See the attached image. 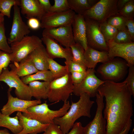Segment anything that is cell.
<instances>
[{
	"label": "cell",
	"instance_id": "cell-5",
	"mask_svg": "<svg viewBox=\"0 0 134 134\" xmlns=\"http://www.w3.org/2000/svg\"><path fill=\"white\" fill-rule=\"evenodd\" d=\"M74 85L70 73L69 72L61 78L55 79L50 82L48 98L51 102H57L67 100L73 93Z\"/></svg>",
	"mask_w": 134,
	"mask_h": 134
},
{
	"label": "cell",
	"instance_id": "cell-43",
	"mask_svg": "<svg viewBox=\"0 0 134 134\" xmlns=\"http://www.w3.org/2000/svg\"><path fill=\"white\" fill-rule=\"evenodd\" d=\"M37 19L32 18L28 19V25L29 28L33 30H36L40 27V22Z\"/></svg>",
	"mask_w": 134,
	"mask_h": 134
},
{
	"label": "cell",
	"instance_id": "cell-41",
	"mask_svg": "<svg viewBox=\"0 0 134 134\" xmlns=\"http://www.w3.org/2000/svg\"><path fill=\"white\" fill-rule=\"evenodd\" d=\"M86 71L73 72L70 73L71 79L73 85L78 84L82 81L85 76Z\"/></svg>",
	"mask_w": 134,
	"mask_h": 134
},
{
	"label": "cell",
	"instance_id": "cell-49",
	"mask_svg": "<svg viewBox=\"0 0 134 134\" xmlns=\"http://www.w3.org/2000/svg\"><path fill=\"white\" fill-rule=\"evenodd\" d=\"M4 16L0 13V26L4 23Z\"/></svg>",
	"mask_w": 134,
	"mask_h": 134
},
{
	"label": "cell",
	"instance_id": "cell-6",
	"mask_svg": "<svg viewBox=\"0 0 134 134\" xmlns=\"http://www.w3.org/2000/svg\"><path fill=\"white\" fill-rule=\"evenodd\" d=\"M117 0H100L83 15L85 18L94 20L100 23L119 14Z\"/></svg>",
	"mask_w": 134,
	"mask_h": 134
},
{
	"label": "cell",
	"instance_id": "cell-11",
	"mask_svg": "<svg viewBox=\"0 0 134 134\" xmlns=\"http://www.w3.org/2000/svg\"><path fill=\"white\" fill-rule=\"evenodd\" d=\"M97 108L93 120L84 127V134H106V120L103 117V97L98 93L96 96Z\"/></svg>",
	"mask_w": 134,
	"mask_h": 134
},
{
	"label": "cell",
	"instance_id": "cell-4",
	"mask_svg": "<svg viewBox=\"0 0 134 134\" xmlns=\"http://www.w3.org/2000/svg\"><path fill=\"white\" fill-rule=\"evenodd\" d=\"M42 42L41 39L37 36L27 35L20 40L11 43V62L12 63H19L42 45Z\"/></svg>",
	"mask_w": 134,
	"mask_h": 134
},
{
	"label": "cell",
	"instance_id": "cell-18",
	"mask_svg": "<svg viewBox=\"0 0 134 134\" xmlns=\"http://www.w3.org/2000/svg\"><path fill=\"white\" fill-rule=\"evenodd\" d=\"M71 25L75 42L81 45L85 50L87 47L88 45L86 23L83 16L76 14Z\"/></svg>",
	"mask_w": 134,
	"mask_h": 134
},
{
	"label": "cell",
	"instance_id": "cell-3",
	"mask_svg": "<svg viewBox=\"0 0 134 134\" xmlns=\"http://www.w3.org/2000/svg\"><path fill=\"white\" fill-rule=\"evenodd\" d=\"M69 102L67 100L64 101L62 107L59 109L53 110L48 107L46 101L42 104L32 106L27 109V112H23L22 114L27 117L36 120L41 123L48 124L53 123L54 119L62 116L69 109Z\"/></svg>",
	"mask_w": 134,
	"mask_h": 134
},
{
	"label": "cell",
	"instance_id": "cell-44",
	"mask_svg": "<svg viewBox=\"0 0 134 134\" xmlns=\"http://www.w3.org/2000/svg\"><path fill=\"white\" fill-rule=\"evenodd\" d=\"M127 30L132 40H134V20H127L126 23Z\"/></svg>",
	"mask_w": 134,
	"mask_h": 134
},
{
	"label": "cell",
	"instance_id": "cell-24",
	"mask_svg": "<svg viewBox=\"0 0 134 134\" xmlns=\"http://www.w3.org/2000/svg\"><path fill=\"white\" fill-rule=\"evenodd\" d=\"M50 82L34 81L28 84L32 97L37 100L48 99Z\"/></svg>",
	"mask_w": 134,
	"mask_h": 134
},
{
	"label": "cell",
	"instance_id": "cell-21",
	"mask_svg": "<svg viewBox=\"0 0 134 134\" xmlns=\"http://www.w3.org/2000/svg\"><path fill=\"white\" fill-rule=\"evenodd\" d=\"M84 57L87 68L94 69L98 63H104L111 60L107 51L98 50L88 46L84 50Z\"/></svg>",
	"mask_w": 134,
	"mask_h": 134
},
{
	"label": "cell",
	"instance_id": "cell-34",
	"mask_svg": "<svg viewBox=\"0 0 134 134\" xmlns=\"http://www.w3.org/2000/svg\"><path fill=\"white\" fill-rule=\"evenodd\" d=\"M54 4L51 6L47 13L61 12L70 9L67 0H54Z\"/></svg>",
	"mask_w": 134,
	"mask_h": 134
},
{
	"label": "cell",
	"instance_id": "cell-27",
	"mask_svg": "<svg viewBox=\"0 0 134 134\" xmlns=\"http://www.w3.org/2000/svg\"><path fill=\"white\" fill-rule=\"evenodd\" d=\"M21 79L27 85L34 81L42 80L50 82L54 80L51 72L49 70H38L34 74L21 77Z\"/></svg>",
	"mask_w": 134,
	"mask_h": 134
},
{
	"label": "cell",
	"instance_id": "cell-48",
	"mask_svg": "<svg viewBox=\"0 0 134 134\" xmlns=\"http://www.w3.org/2000/svg\"><path fill=\"white\" fill-rule=\"evenodd\" d=\"M0 134H11L10 133L8 130L6 129L0 130Z\"/></svg>",
	"mask_w": 134,
	"mask_h": 134
},
{
	"label": "cell",
	"instance_id": "cell-36",
	"mask_svg": "<svg viewBox=\"0 0 134 134\" xmlns=\"http://www.w3.org/2000/svg\"><path fill=\"white\" fill-rule=\"evenodd\" d=\"M0 50L11 54V47L8 45L5 35L4 24L0 26Z\"/></svg>",
	"mask_w": 134,
	"mask_h": 134
},
{
	"label": "cell",
	"instance_id": "cell-17",
	"mask_svg": "<svg viewBox=\"0 0 134 134\" xmlns=\"http://www.w3.org/2000/svg\"><path fill=\"white\" fill-rule=\"evenodd\" d=\"M42 42L45 45L46 49L49 58H62L66 59V64L72 61L73 55L70 48H64L57 42L50 37L42 36Z\"/></svg>",
	"mask_w": 134,
	"mask_h": 134
},
{
	"label": "cell",
	"instance_id": "cell-40",
	"mask_svg": "<svg viewBox=\"0 0 134 134\" xmlns=\"http://www.w3.org/2000/svg\"><path fill=\"white\" fill-rule=\"evenodd\" d=\"M43 134H63L60 126L54 123L48 124Z\"/></svg>",
	"mask_w": 134,
	"mask_h": 134
},
{
	"label": "cell",
	"instance_id": "cell-39",
	"mask_svg": "<svg viewBox=\"0 0 134 134\" xmlns=\"http://www.w3.org/2000/svg\"><path fill=\"white\" fill-rule=\"evenodd\" d=\"M65 65H67L68 71L70 73L73 72H85L87 68L86 67L72 61Z\"/></svg>",
	"mask_w": 134,
	"mask_h": 134
},
{
	"label": "cell",
	"instance_id": "cell-23",
	"mask_svg": "<svg viewBox=\"0 0 134 134\" xmlns=\"http://www.w3.org/2000/svg\"><path fill=\"white\" fill-rule=\"evenodd\" d=\"M29 55L38 70H49L48 59L49 57L43 44L37 47Z\"/></svg>",
	"mask_w": 134,
	"mask_h": 134
},
{
	"label": "cell",
	"instance_id": "cell-14",
	"mask_svg": "<svg viewBox=\"0 0 134 134\" xmlns=\"http://www.w3.org/2000/svg\"><path fill=\"white\" fill-rule=\"evenodd\" d=\"M42 35L53 39L67 48H70L75 43L74 39L71 25L44 29Z\"/></svg>",
	"mask_w": 134,
	"mask_h": 134
},
{
	"label": "cell",
	"instance_id": "cell-19",
	"mask_svg": "<svg viewBox=\"0 0 134 134\" xmlns=\"http://www.w3.org/2000/svg\"><path fill=\"white\" fill-rule=\"evenodd\" d=\"M16 115L23 129L18 134H37L44 132L49 124H43L36 120L25 117L21 112H17Z\"/></svg>",
	"mask_w": 134,
	"mask_h": 134
},
{
	"label": "cell",
	"instance_id": "cell-2",
	"mask_svg": "<svg viewBox=\"0 0 134 134\" xmlns=\"http://www.w3.org/2000/svg\"><path fill=\"white\" fill-rule=\"evenodd\" d=\"M85 93L81 94L76 102L71 101L69 110L62 116L55 118V124L59 126L63 134H67L72 128L76 121L82 116L90 118L91 109L95 102Z\"/></svg>",
	"mask_w": 134,
	"mask_h": 134
},
{
	"label": "cell",
	"instance_id": "cell-45",
	"mask_svg": "<svg viewBox=\"0 0 134 134\" xmlns=\"http://www.w3.org/2000/svg\"><path fill=\"white\" fill-rule=\"evenodd\" d=\"M39 3L46 13H47L52 5L49 0H38Z\"/></svg>",
	"mask_w": 134,
	"mask_h": 134
},
{
	"label": "cell",
	"instance_id": "cell-32",
	"mask_svg": "<svg viewBox=\"0 0 134 134\" xmlns=\"http://www.w3.org/2000/svg\"><path fill=\"white\" fill-rule=\"evenodd\" d=\"M127 20L119 14L109 18L107 20V22L118 31L123 30L127 29L126 23Z\"/></svg>",
	"mask_w": 134,
	"mask_h": 134
},
{
	"label": "cell",
	"instance_id": "cell-47",
	"mask_svg": "<svg viewBox=\"0 0 134 134\" xmlns=\"http://www.w3.org/2000/svg\"><path fill=\"white\" fill-rule=\"evenodd\" d=\"M132 120L131 119L129 122L124 129L120 134H128L132 126Z\"/></svg>",
	"mask_w": 134,
	"mask_h": 134
},
{
	"label": "cell",
	"instance_id": "cell-1",
	"mask_svg": "<svg viewBox=\"0 0 134 134\" xmlns=\"http://www.w3.org/2000/svg\"><path fill=\"white\" fill-rule=\"evenodd\" d=\"M98 92L105 98L103 117L106 121V134H120L133 115L132 96L127 82L105 81Z\"/></svg>",
	"mask_w": 134,
	"mask_h": 134
},
{
	"label": "cell",
	"instance_id": "cell-16",
	"mask_svg": "<svg viewBox=\"0 0 134 134\" xmlns=\"http://www.w3.org/2000/svg\"><path fill=\"white\" fill-rule=\"evenodd\" d=\"M13 9L12 26L7 39L9 44L20 40L30 32L29 28L22 19L19 6H14Z\"/></svg>",
	"mask_w": 134,
	"mask_h": 134
},
{
	"label": "cell",
	"instance_id": "cell-28",
	"mask_svg": "<svg viewBox=\"0 0 134 134\" xmlns=\"http://www.w3.org/2000/svg\"><path fill=\"white\" fill-rule=\"evenodd\" d=\"M48 62L49 70L51 72L54 80L62 77L69 72L67 65H61L50 58Z\"/></svg>",
	"mask_w": 134,
	"mask_h": 134
},
{
	"label": "cell",
	"instance_id": "cell-12",
	"mask_svg": "<svg viewBox=\"0 0 134 134\" xmlns=\"http://www.w3.org/2000/svg\"><path fill=\"white\" fill-rule=\"evenodd\" d=\"M75 14L71 9L63 12L46 13L41 20L40 27L50 28L71 25Z\"/></svg>",
	"mask_w": 134,
	"mask_h": 134
},
{
	"label": "cell",
	"instance_id": "cell-8",
	"mask_svg": "<svg viewBox=\"0 0 134 134\" xmlns=\"http://www.w3.org/2000/svg\"><path fill=\"white\" fill-rule=\"evenodd\" d=\"M3 82L9 87L14 88L15 93L18 98L26 100H31V95L28 85L24 83L13 70L6 67L3 70L0 75V82Z\"/></svg>",
	"mask_w": 134,
	"mask_h": 134
},
{
	"label": "cell",
	"instance_id": "cell-42",
	"mask_svg": "<svg viewBox=\"0 0 134 134\" xmlns=\"http://www.w3.org/2000/svg\"><path fill=\"white\" fill-rule=\"evenodd\" d=\"M84 128L80 122H75L71 130L67 134H84Z\"/></svg>",
	"mask_w": 134,
	"mask_h": 134
},
{
	"label": "cell",
	"instance_id": "cell-25",
	"mask_svg": "<svg viewBox=\"0 0 134 134\" xmlns=\"http://www.w3.org/2000/svg\"><path fill=\"white\" fill-rule=\"evenodd\" d=\"M99 0H67L70 9L77 14L83 15Z\"/></svg>",
	"mask_w": 134,
	"mask_h": 134
},
{
	"label": "cell",
	"instance_id": "cell-37",
	"mask_svg": "<svg viewBox=\"0 0 134 134\" xmlns=\"http://www.w3.org/2000/svg\"><path fill=\"white\" fill-rule=\"evenodd\" d=\"M129 67V73L125 80L127 83L128 89L132 96H134V66Z\"/></svg>",
	"mask_w": 134,
	"mask_h": 134
},
{
	"label": "cell",
	"instance_id": "cell-33",
	"mask_svg": "<svg viewBox=\"0 0 134 134\" xmlns=\"http://www.w3.org/2000/svg\"><path fill=\"white\" fill-rule=\"evenodd\" d=\"M118 13L127 20H134V0H130Z\"/></svg>",
	"mask_w": 134,
	"mask_h": 134
},
{
	"label": "cell",
	"instance_id": "cell-7",
	"mask_svg": "<svg viewBox=\"0 0 134 134\" xmlns=\"http://www.w3.org/2000/svg\"><path fill=\"white\" fill-rule=\"evenodd\" d=\"M128 67L125 60L114 58L102 63L98 67L97 71L105 81L115 82L123 78L127 73Z\"/></svg>",
	"mask_w": 134,
	"mask_h": 134
},
{
	"label": "cell",
	"instance_id": "cell-22",
	"mask_svg": "<svg viewBox=\"0 0 134 134\" xmlns=\"http://www.w3.org/2000/svg\"><path fill=\"white\" fill-rule=\"evenodd\" d=\"M9 66L11 70L21 78L34 74L38 71L29 55L19 63L10 64Z\"/></svg>",
	"mask_w": 134,
	"mask_h": 134
},
{
	"label": "cell",
	"instance_id": "cell-15",
	"mask_svg": "<svg viewBox=\"0 0 134 134\" xmlns=\"http://www.w3.org/2000/svg\"><path fill=\"white\" fill-rule=\"evenodd\" d=\"M12 89L9 88L7 92V102L0 110L1 113L5 115L9 116L16 111L27 112L29 107L41 103L40 100H28L14 97L11 94Z\"/></svg>",
	"mask_w": 134,
	"mask_h": 134
},
{
	"label": "cell",
	"instance_id": "cell-20",
	"mask_svg": "<svg viewBox=\"0 0 134 134\" xmlns=\"http://www.w3.org/2000/svg\"><path fill=\"white\" fill-rule=\"evenodd\" d=\"M21 12L28 19L35 18L41 21L45 13L38 0H20Z\"/></svg>",
	"mask_w": 134,
	"mask_h": 134
},
{
	"label": "cell",
	"instance_id": "cell-30",
	"mask_svg": "<svg viewBox=\"0 0 134 134\" xmlns=\"http://www.w3.org/2000/svg\"><path fill=\"white\" fill-rule=\"evenodd\" d=\"M100 27L106 42L113 40L118 31L115 28L108 24L107 21L100 23Z\"/></svg>",
	"mask_w": 134,
	"mask_h": 134
},
{
	"label": "cell",
	"instance_id": "cell-9",
	"mask_svg": "<svg viewBox=\"0 0 134 134\" xmlns=\"http://www.w3.org/2000/svg\"><path fill=\"white\" fill-rule=\"evenodd\" d=\"M94 69L87 68L85 76L80 83L74 85L73 93L75 96H80L82 94H87L90 97H96L98 90L105 81L98 78L95 74Z\"/></svg>",
	"mask_w": 134,
	"mask_h": 134
},
{
	"label": "cell",
	"instance_id": "cell-29",
	"mask_svg": "<svg viewBox=\"0 0 134 134\" xmlns=\"http://www.w3.org/2000/svg\"><path fill=\"white\" fill-rule=\"evenodd\" d=\"M70 48L73 55L72 61L86 67L84 57V49L83 47L80 44L75 43Z\"/></svg>",
	"mask_w": 134,
	"mask_h": 134
},
{
	"label": "cell",
	"instance_id": "cell-31",
	"mask_svg": "<svg viewBox=\"0 0 134 134\" xmlns=\"http://www.w3.org/2000/svg\"><path fill=\"white\" fill-rule=\"evenodd\" d=\"M19 0H0V13L10 18L11 8L15 5L20 6Z\"/></svg>",
	"mask_w": 134,
	"mask_h": 134
},
{
	"label": "cell",
	"instance_id": "cell-35",
	"mask_svg": "<svg viewBox=\"0 0 134 134\" xmlns=\"http://www.w3.org/2000/svg\"><path fill=\"white\" fill-rule=\"evenodd\" d=\"M113 40L115 42L119 43L126 44L134 42L127 29L118 31Z\"/></svg>",
	"mask_w": 134,
	"mask_h": 134
},
{
	"label": "cell",
	"instance_id": "cell-46",
	"mask_svg": "<svg viewBox=\"0 0 134 134\" xmlns=\"http://www.w3.org/2000/svg\"><path fill=\"white\" fill-rule=\"evenodd\" d=\"M130 0H117V6L119 12L121 9Z\"/></svg>",
	"mask_w": 134,
	"mask_h": 134
},
{
	"label": "cell",
	"instance_id": "cell-26",
	"mask_svg": "<svg viewBox=\"0 0 134 134\" xmlns=\"http://www.w3.org/2000/svg\"><path fill=\"white\" fill-rule=\"evenodd\" d=\"M0 127L9 130L14 134H18L22 130L17 116L11 117L2 114L0 110Z\"/></svg>",
	"mask_w": 134,
	"mask_h": 134
},
{
	"label": "cell",
	"instance_id": "cell-38",
	"mask_svg": "<svg viewBox=\"0 0 134 134\" xmlns=\"http://www.w3.org/2000/svg\"><path fill=\"white\" fill-rule=\"evenodd\" d=\"M10 62V54L0 50V75L3 69L7 67Z\"/></svg>",
	"mask_w": 134,
	"mask_h": 134
},
{
	"label": "cell",
	"instance_id": "cell-13",
	"mask_svg": "<svg viewBox=\"0 0 134 134\" xmlns=\"http://www.w3.org/2000/svg\"><path fill=\"white\" fill-rule=\"evenodd\" d=\"M109 57L110 60L116 57H121L127 63L129 67L134 65V42L122 44L115 42L113 40L107 42Z\"/></svg>",
	"mask_w": 134,
	"mask_h": 134
},
{
	"label": "cell",
	"instance_id": "cell-10",
	"mask_svg": "<svg viewBox=\"0 0 134 134\" xmlns=\"http://www.w3.org/2000/svg\"><path fill=\"white\" fill-rule=\"evenodd\" d=\"M84 18L88 46L98 50L108 51L107 43L100 30V23L92 19Z\"/></svg>",
	"mask_w": 134,
	"mask_h": 134
}]
</instances>
